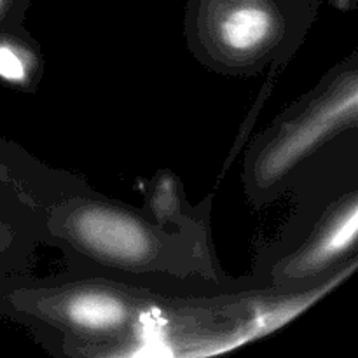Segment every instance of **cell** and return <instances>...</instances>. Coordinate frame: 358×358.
<instances>
[{"instance_id": "cell-1", "label": "cell", "mask_w": 358, "mask_h": 358, "mask_svg": "<svg viewBox=\"0 0 358 358\" xmlns=\"http://www.w3.org/2000/svg\"><path fill=\"white\" fill-rule=\"evenodd\" d=\"M41 236L58 245L66 261L93 266L124 280L178 294L245 290V280H229L217 268L208 227L166 229L143 210L87 191L52 199L38 219Z\"/></svg>"}, {"instance_id": "cell-2", "label": "cell", "mask_w": 358, "mask_h": 358, "mask_svg": "<svg viewBox=\"0 0 358 358\" xmlns=\"http://www.w3.org/2000/svg\"><path fill=\"white\" fill-rule=\"evenodd\" d=\"M350 133L315 156L289 191L296 213L257 259V289L297 290L357 269L358 140Z\"/></svg>"}, {"instance_id": "cell-3", "label": "cell", "mask_w": 358, "mask_h": 358, "mask_svg": "<svg viewBox=\"0 0 358 358\" xmlns=\"http://www.w3.org/2000/svg\"><path fill=\"white\" fill-rule=\"evenodd\" d=\"M357 131L358 62L353 52L252 143L245 157V187L250 201L264 206L278 199L315 156Z\"/></svg>"}, {"instance_id": "cell-4", "label": "cell", "mask_w": 358, "mask_h": 358, "mask_svg": "<svg viewBox=\"0 0 358 358\" xmlns=\"http://www.w3.org/2000/svg\"><path fill=\"white\" fill-rule=\"evenodd\" d=\"M38 226L30 213L9 199L0 198V275L17 273L28 262L31 241L38 240Z\"/></svg>"}, {"instance_id": "cell-5", "label": "cell", "mask_w": 358, "mask_h": 358, "mask_svg": "<svg viewBox=\"0 0 358 358\" xmlns=\"http://www.w3.org/2000/svg\"><path fill=\"white\" fill-rule=\"evenodd\" d=\"M38 45L27 30L0 31V80L9 86L31 90L41 79Z\"/></svg>"}, {"instance_id": "cell-6", "label": "cell", "mask_w": 358, "mask_h": 358, "mask_svg": "<svg viewBox=\"0 0 358 358\" xmlns=\"http://www.w3.org/2000/svg\"><path fill=\"white\" fill-rule=\"evenodd\" d=\"M185 205L182 184L170 171H159L150 187L147 206L143 208L145 215L154 224L166 229H196V227H208V210L199 213L196 219L182 215Z\"/></svg>"}, {"instance_id": "cell-7", "label": "cell", "mask_w": 358, "mask_h": 358, "mask_svg": "<svg viewBox=\"0 0 358 358\" xmlns=\"http://www.w3.org/2000/svg\"><path fill=\"white\" fill-rule=\"evenodd\" d=\"M23 0H0V31L24 30L23 28Z\"/></svg>"}]
</instances>
